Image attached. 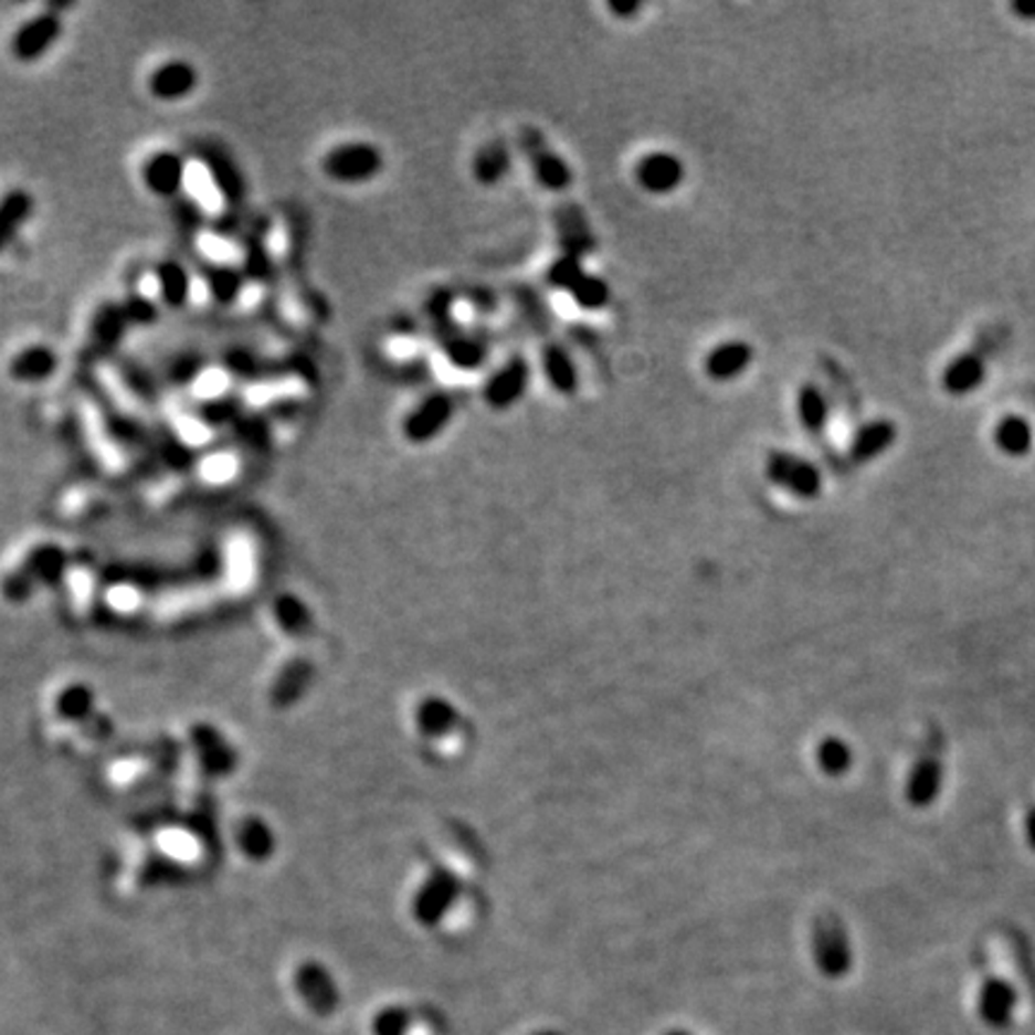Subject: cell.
<instances>
[{"mask_svg":"<svg viewBox=\"0 0 1035 1035\" xmlns=\"http://www.w3.org/2000/svg\"><path fill=\"white\" fill-rule=\"evenodd\" d=\"M528 387H530V365L522 356H514L489 377L485 391H482V399H485V403L492 410H499V413H504V410L514 408L522 395H526Z\"/></svg>","mask_w":1035,"mask_h":1035,"instance_id":"cell-9","label":"cell"},{"mask_svg":"<svg viewBox=\"0 0 1035 1035\" xmlns=\"http://www.w3.org/2000/svg\"><path fill=\"white\" fill-rule=\"evenodd\" d=\"M127 326H130V319H127L125 315V307L123 305H108L106 309H102L96 315L94 319V334L96 338L102 340V344H113V340H118L123 338V334L127 331Z\"/></svg>","mask_w":1035,"mask_h":1035,"instance_id":"cell-32","label":"cell"},{"mask_svg":"<svg viewBox=\"0 0 1035 1035\" xmlns=\"http://www.w3.org/2000/svg\"><path fill=\"white\" fill-rule=\"evenodd\" d=\"M555 223L559 247L563 250V254L583 260L598 250V237H594L583 209L578 204H561L555 214Z\"/></svg>","mask_w":1035,"mask_h":1035,"instance_id":"cell-15","label":"cell"},{"mask_svg":"<svg viewBox=\"0 0 1035 1035\" xmlns=\"http://www.w3.org/2000/svg\"><path fill=\"white\" fill-rule=\"evenodd\" d=\"M65 32V18L61 12L51 10L49 6L32 15L30 20H24L15 32L10 36L8 51L12 55V61L20 65H34L41 59L53 51V46L59 44Z\"/></svg>","mask_w":1035,"mask_h":1035,"instance_id":"cell-2","label":"cell"},{"mask_svg":"<svg viewBox=\"0 0 1035 1035\" xmlns=\"http://www.w3.org/2000/svg\"><path fill=\"white\" fill-rule=\"evenodd\" d=\"M456 415V395L434 391L410 410L403 420V436L410 444H430L442 434Z\"/></svg>","mask_w":1035,"mask_h":1035,"instance_id":"cell-4","label":"cell"},{"mask_svg":"<svg viewBox=\"0 0 1035 1035\" xmlns=\"http://www.w3.org/2000/svg\"><path fill=\"white\" fill-rule=\"evenodd\" d=\"M34 194L24 188H12L0 197V254L15 240L34 216Z\"/></svg>","mask_w":1035,"mask_h":1035,"instance_id":"cell-18","label":"cell"},{"mask_svg":"<svg viewBox=\"0 0 1035 1035\" xmlns=\"http://www.w3.org/2000/svg\"><path fill=\"white\" fill-rule=\"evenodd\" d=\"M796 415H799L801 427H803L807 434L822 436V434L827 432V424H830V401H827L825 391H822L817 384H813V381H807V384H803V387L799 389V395H796Z\"/></svg>","mask_w":1035,"mask_h":1035,"instance_id":"cell-25","label":"cell"},{"mask_svg":"<svg viewBox=\"0 0 1035 1035\" xmlns=\"http://www.w3.org/2000/svg\"><path fill=\"white\" fill-rule=\"evenodd\" d=\"M942 762L938 758H923L916 762L906 786V799L916 807H928L942 791Z\"/></svg>","mask_w":1035,"mask_h":1035,"instance_id":"cell-24","label":"cell"},{"mask_svg":"<svg viewBox=\"0 0 1035 1035\" xmlns=\"http://www.w3.org/2000/svg\"><path fill=\"white\" fill-rule=\"evenodd\" d=\"M381 170H384V154L372 141H340L321 156V173L338 186H367Z\"/></svg>","mask_w":1035,"mask_h":1035,"instance_id":"cell-1","label":"cell"},{"mask_svg":"<svg viewBox=\"0 0 1035 1035\" xmlns=\"http://www.w3.org/2000/svg\"><path fill=\"white\" fill-rule=\"evenodd\" d=\"M817 764L825 774L842 777L851 770V764H854V750H851L846 741L830 736V739L820 741L817 746Z\"/></svg>","mask_w":1035,"mask_h":1035,"instance_id":"cell-30","label":"cell"},{"mask_svg":"<svg viewBox=\"0 0 1035 1035\" xmlns=\"http://www.w3.org/2000/svg\"><path fill=\"white\" fill-rule=\"evenodd\" d=\"M456 719L458 717H456V710H453V705L442 698H430L427 703H422L418 712L420 729L427 736L448 733L453 725H456Z\"/></svg>","mask_w":1035,"mask_h":1035,"instance_id":"cell-29","label":"cell"},{"mask_svg":"<svg viewBox=\"0 0 1035 1035\" xmlns=\"http://www.w3.org/2000/svg\"><path fill=\"white\" fill-rule=\"evenodd\" d=\"M1012 12L1021 20L1033 22L1035 20V0H1018V3L1012 6Z\"/></svg>","mask_w":1035,"mask_h":1035,"instance_id":"cell-35","label":"cell"},{"mask_svg":"<svg viewBox=\"0 0 1035 1035\" xmlns=\"http://www.w3.org/2000/svg\"><path fill=\"white\" fill-rule=\"evenodd\" d=\"M635 180L649 194H672L686 180V166L676 154L652 151L635 166Z\"/></svg>","mask_w":1035,"mask_h":1035,"instance_id":"cell-10","label":"cell"},{"mask_svg":"<svg viewBox=\"0 0 1035 1035\" xmlns=\"http://www.w3.org/2000/svg\"><path fill=\"white\" fill-rule=\"evenodd\" d=\"M897 436H899V430L891 420L887 418L868 420L860 424V427L854 432V436H851L846 456L856 465L873 463L875 458L885 456V453L897 444Z\"/></svg>","mask_w":1035,"mask_h":1035,"instance_id":"cell-14","label":"cell"},{"mask_svg":"<svg viewBox=\"0 0 1035 1035\" xmlns=\"http://www.w3.org/2000/svg\"><path fill=\"white\" fill-rule=\"evenodd\" d=\"M566 293H569L580 307L590 311L604 309L609 300H612V291H609L606 281H602L600 276H590L588 272L580 274Z\"/></svg>","mask_w":1035,"mask_h":1035,"instance_id":"cell-28","label":"cell"},{"mask_svg":"<svg viewBox=\"0 0 1035 1035\" xmlns=\"http://www.w3.org/2000/svg\"><path fill=\"white\" fill-rule=\"evenodd\" d=\"M756 350L746 340H725L705 356L703 370L712 381L739 379L753 365Z\"/></svg>","mask_w":1035,"mask_h":1035,"instance_id":"cell-16","label":"cell"},{"mask_svg":"<svg viewBox=\"0 0 1035 1035\" xmlns=\"http://www.w3.org/2000/svg\"><path fill=\"white\" fill-rule=\"evenodd\" d=\"M764 473H768V479L774 487L803 501L817 499L822 492L820 467L813 461L799 456V453L770 451L768 461H764Z\"/></svg>","mask_w":1035,"mask_h":1035,"instance_id":"cell-3","label":"cell"},{"mask_svg":"<svg viewBox=\"0 0 1035 1035\" xmlns=\"http://www.w3.org/2000/svg\"><path fill=\"white\" fill-rule=\"evenodd\" d=\"M609 10H612L614 15L631 18V15H635V12H641L643 6L641 3H612V6H609Z\"/></svg>","mask_w":1035,"mask_h":1035,"instance_id":"cell-36","label":"cell"},{"mask_svg":"<svg viewBox=\"0 0 1035 1035\" xmlns=\"http://www.w3.org/2000/svg\"><path fill=\"white\" fill-rule=\"evenodd\" d=\"M542 365L545 374L549 379V387L561 395H573L578 391V370L575 362L561 344H549L542 350Z\"/></svg>","mask_w":1035,"mask_h":1035,"instance_id":"cell-26","label":"cell"},{"mask_svg":"<svg viewBox=\"0 0 1035 1035\" xmlns=\"http://www.w3.org/2000/svg\"><path fill=\"white\" fill-rule=\"evenodd\" d=\"M666 1035H688V1033H684V1031H672V1033H666Z\"/></svg>","mask_w":1035,"mask_h":1035,"instance_id":"cell-38","label":"cell"},{"mask_svg":"<svg viewBox=\"0 0 1035 1035\" xmlns=\"http://www.w3.org/2000/svg\"><path fill=\"white\" fill-rule=\"evenodd\" d=\"M1033 427L1024 415L1010 413L997 420L995 430H992V444H995L1004 456L1010 458H1024L1033 448Z\"/></svg>","mask_w":1035,"mask_h":1035,"instance_id":"cell-21","label":"cell"},{"mask_svg":"<svg viewBox=\"0 0 1035 1035\" xmlns=\"http://www.w3.org/2000/svg\"><path fill=\"white\" fill-rule=\"evenodd\" d=\"M434 329L446 358L453 362V367H458V370H477V367L487 360L489 348L485 340L479 336L465 334L461 326L453 321V315L436 319Z\"/></svg>","mask_w":1035,"mask_h":1035,"instance_id":"cell-11","label":"cell"},{"mask_svg":"<svg viewBox=\"0 0 1035 1035\" xmlns=\"http://www.w3.org/2000/svg\"><path fill=\"white\" fill-rule=\"evenodd\" d=\"M518 145L522 154H526V159L535 173V180L540 182L542 188L555 190V192L571 188V182H573L571 166L547 145V139L540 130H535V127H522L518 135Z\"/></svg>","mask_w":1035,"mask_h":1035,"instance_id":"cell-5","label":"cell"},{"mask_svg":"<svg viewBox=\"0 0 1035 1035\" xmlns=\"http://www.w3.org/2000/svg\"><path fill=\"white\" fill-rule=\"evenodd\" d=\"M1016 1010L1014 988L1002 978H990L978 992V1014L990 1028H1006L1012 1024Z\"/></svg>","mask_w":1035,"mask_h":1035,"instance_id":"cell-17","label":"cell"},{"mask_svg":"<svg viewBox=\"0 0 1035 1035\" xmlns=\"http://www.w3.org/2000/svg\"><path fill=\"white\" fill-rule=\"evenodd\" d=\"M125 307V315L127 319H130V324H147L151 319H156V305L151 300H147V297H141V295H133L130 300L123 303Z\"/></svg>","mask_w":1035,"mask_h":1035,"instance_id":"cell-34","label":"cell"},{"mask_svg":"<svg viewBox=\"0 0 1035 1035\" xmlns=\"http://www.w3.org/2000/svg\"><path fill=\"white\" fill-rule=\"evenodd\" d=\"M813 954L817 969L830 978H842L851 971L854 952H851L848 934L839 918L825 916L817 920L813 930Z\"/></svg>","mask_w":1035,"mask_h":1035,"instance_id":"cell-6","label":"cell"},{"mask_svg":"<svg viewBox=\"0 0 1035 1035\" xmlns=\"http://www.w3.org/2000/svg\"><path fill=\"white\" fill-rule=\"evenodd\" d=\"M202 278L209 297L219 305H233L245 288V274L231 264H209Z\"/></svg>","mask_w":1035,"mask_h":1035,"instance_id":"cell-27","label":"cell"},{"mask_svg":"<svg viewBox=\"0 0 1035 1035\" xmlns=\"http://www.w3.org/2000/svg\"><path fill=\"white\" fill-rule=\"evenodd\" d=\"M1026 839H1028L1031 848L1035 851V807L1026 815Z\"/></svg>","mask_w":1035,"mask_h":1035,"instance_id":"cell-37","label":"cell"},{"mask_svg":"<svg viewBox=\"0 0 1035 1035\" xmlns=\"http://www.w3.org/2000/svg\"><path fill=\"white\" fill-rule=\"evenodd\" d=\"M510 170V149L504 139H489L487 145H482L477 154L473 156V178L479 182V186L492 188L499 186V182L508 176Z\"/></svg>","mask_w":1035,"mask_h":1035,"instance_id":"cell-22","label":"cell"},{"mask_svg":"<svg viewBox=\"0 0 1035 1035\" xmlns=\"http://www.w3.org/2000/svg\"><path fill=\"white\" fill-rule=\"evenodd\" d=\"M156 278V293H159L161 303L170 309L186 307L192 293V276L182 264L178 262H161L154 272Z\"/></svg>","mask_w":1035,"mask_h":1035,"instance_id":"cell-23","label":"cell"},{"mask_svg":"<svg viewBox=\"0 0 1035 1035\" xmlns=\"http://www.w3.org/2000/svg\"><path fill=\"white\" fill-rule=\"evenodd\" d=\"M59 367H61V358L51 346L30 344L20 348L15 356L10 358L8 374L12 381H18V384L36 387L53 379V374L59 372Z\"/></svg>","mask_w":1035,"mask_h":1035,"instance_id":"cell-13","label":"cell"},{"mask_svg":"<svg viewBox=\"0 0 1035 1035\" xmlns=\"http://www.w3.org/2000/svg\"><path fill=\"white\" fill-rule=\"evenodd\" d=\"M410 1026V1014L401 1006H389L374 1018V1035H405Z\"/></svg>","mask_w":1035,"mask_h":1035,"instance_id":"cell-33","label":"cell"},{"mask_svg":"<svg viewBox=\"0 0 1035 1035\" xmlns=\"http://www.w3.org/2000/svg\"><path fill=\"white\" fill-rule=\"evenodd\" d=\"M197 87H200V70L186 59H170L156 65L147 77L149 94L163 104L186 102Z\"/></svg>","mask_w":1035,"mask_h":1035,"instance_id":"cell-8","label":"cell"},{"mask_svg":"<svg viewBox=\"0 0 1035 1035\" xmlns=\"http://www.w3.org/2000/svg\"><path fill=\"white\" fill-rule=\"evenodd\" d=\"M139 178L145 182L149 194L161 197V200H173L188 182V161L182 159L178 151H154L149 154L145 163L139 168Z\"/></svg>","mask_w":1035,"mask_h":1035,"instance_id":"cell-7","label":"cell"},{"mask_svg":"<svg viewBox=\"0 0 1035 1035\" xmlns=\"http://www.w3.org/2000/svg\"><path fill=\"white\" fill-rule=\"evenodd\" d=\"M202 161L211 170L209 176H214L216 188L221 190V194H225V200L237 202L240 194H243V180H240L233 161H229L225 156H219V154L211 156V151L202 154Z\"/></svg>","mask_w":1035,"mask_h":1035,"instance_id":"cell-31","label":"cell"},{"mask_svg":"<svg viewBox=\"0 0 1035 1035\" xmlns=\"http://www.w3.org/2000/svg\"><path fill=\"white\" fill-rule=\"evenodd\" d=\"M297 990H300V995L311 1010L321 1016L331 1014L338 1006V990L331 981V975L321 967H317V963H305V967L297 971Z\"/></svg>","mask_w":1035,"mask_h":1035,"instance_id":"cell-20","label":"cell"},{"mask_svg":"<svg viewBox=\"0 0 1035 1035\" xmlns=\"http://www.w3.org/2000/svg\"><path fill=\"white\" fill-rule=\"evenodd\" d=\"M985 360L978 352H961V356L949 360L942 372V389L949 395H969L975 389L983 387L985 381Z\"/></svg>","mask_w":1035,"mask_h":1035,"instance_id":"cell-19","label":"cell"},{"mask_svg":"<svg viewBox=\"0 0 1035 1035\" xmlns=\"http://www.w3.org/2000/svg\"><path fill=\"white\" fill-rule=\"evenodd\" d=\"M461 883L458 877L451 870L439 868L434 870L427 883L422 885L418 901H415V913L420 918V923L424 926H436L442 920L453 904L458 899Z\"/></svg>","mask_w":1035,"mask_h":1035,"instance_id":"cell-12","label":"cell"}]
</instances>
